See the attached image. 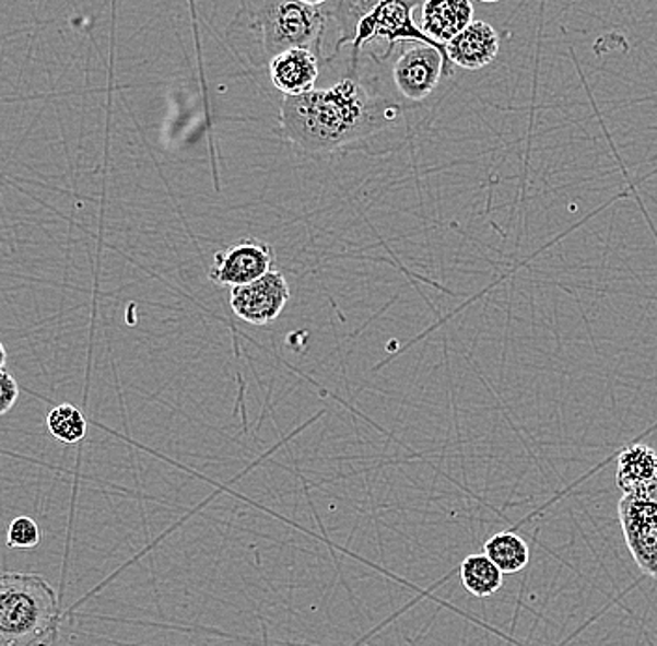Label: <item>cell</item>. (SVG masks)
Returning a JSON list of instances; mask_svg holds the SVG:
<instances>
[{"label":"cell","instance_id":"8","mask_svg":"<svg viewBox=\"0 0 657 646\" xmlns=\"http://www.w3.org/2000/svg\"><path fill=\"white\" fill-rule=\"evenodd\" d=\"M290 302V286L281 271H269L258 281L231 290L232 313L250 326H268Z\"/></svg>","mask_w":657,"mask_h":646},{"label":"cell","instance_id":"15","mask_svg":"<svg viewBox=\"0 0 657 646\" xmlns=\"http://www.w3.org/2000/svg\"><path fill=\"white\" fill-rule=\"evenodd\" d=\"M47 428L58 442L64 443V445H75L86 435L89 424L79 408L71 403H60L49 411Z\"/></svg>","mask_w":657,"mask_h":646},{"label":"cell","instance_id":"14","mask_svg":"<svg viewBox=\"0 0 657 646\" xmlns=\"http://www.w3.org/2000/svg\"><path fill=\"white\" fill-rule=\"evenodd\" d=\"M484 553L503 574H517L529 564V545L516 532H497L484 544Z\"/></svg>","mask_w":657,"mask_h":646},{"label":"cell","instance_id":"9","mask_svg":"<svg viewBox=\"0 0 657 646\" xmlns=\"http://www.w3.org/2000/svg\"><path fill=\"white\" fill-rule=\"evenodd\" d=\"M445 47L454 66L474 71L492 64L497 58L501 39L495 28L485 21H472L464 33L450 39Z\"/></svg>","mask_w":657,"mask_h":646},{"label":"cell","instance_id":"4","mask_svg":"<svg viewBox=\"0 0 657 646\" xmlns=\"http://www.w3.org/2000/svg\"><path fill=\"white\" fill-rule=\"evenodd\" d=\"M417 4H419V0H379L376 7L364 13L355 26V33L351 38L353 57H357V52L363 49L364 45L374 44V42H387L389 49H387L385 58L390 57L396 45L409 44V42L434 45L441 52L447 55V47L427 38L421 25L415 23L413 8Z\"/></svg>","mask_w":657,"mask_h":646},{"label":"cell","instance_id":"19","mask_svg":"<svg viewBox=\"0 0 657 646\" xmlns=\"http://www.w3.org/2000/svg\"><path fill=\"white\" fill-rule=\"evenodd\" d=\"M0 366L7 368V348L4 345H0Z\"/></svg>","mask_w":657,"mask_h":646},{"label":"cell","instance_id":"1","mask_svg":"<svg viewBox=\"0 0 657 646\" xmlns=\"http://www.w3.org/2000/svg\"><path fill=\"white\" fill-rule=\"evenodd\" d=\"M395 115L382 109L355 79L331 89L286 96L281 107L284 139L308 154H327L374 133Z\"/></svg>","mask_w":657,"mask_h":646},{"label":"cell","instance_id":"6","mask_svg":"<svg viewBox=\"0 0 657 646\" xmlns=\"http://www.w3.org/2000/svg\"><path fill=\"white\" fill-rule=\"evenodd\" d=\"M453 66L450 58L434 45L413 44L392 66V81L400 96L422 102L437 89L441 75H453Z\"/></svg>","mask_w":657,"mask_h":646},{"label":"cell","instance_id":"10","mask_svg":"<svg viewBox=\"0 0 657 646\" xmlns=\"http://www.w3.org/2000/svg\"><path fill=\"white\" fill-rule=\"evenodd\" d=\"M269 79L284 96H301L314 90L318 81V55L308 49H290L269 62Z\"/></svg>","mask_w":657,"mask_h":646},{"label":"cell","instance_id":"2","mask_svg":"<svg viewBox=\"0 0 657 646\" xmlns=\"http://www.w3.org/2000/svg\"><path fill=\"white\" fill-rule=\"evenodd\" d=\"M327 7H308L301 0H243L237 20L256 36L260 57L268 66L290 49H308L324 55V39L332 13Z\"/></svg>","mask_w":657,"mask_h":646},{"label":"cell","instance_id":"3","mask_svg":"<svg viewBox=\"0 0 657 646\" xmlns=\"http://www.w3.org/2000/svg\"><path fill=\"white\" fill-rule=\"evenodd\" d=\"M60 622L58 596L39 574L0 577V646H49Z\"/></svg>","mask_w":657,"mask_h":646},{"label":"cell","instance_id":"12","mask_svg":"<svg viewBox=\"0 0 657 646\" xmlns=\"http://www.w3.org/2000/svg\"><path fill=\"white\" fill-rule=\"evenodd\" d=\"M657 482V453L643 443L622 448L617 456V486L635 492Z\"/></svg>","mask_w":657,"mask_h":646},{"label":"cell","instance_id":"18","mask_svg":"<svg viewBox=\"0 0 657 646\" xmlns=\"http://www.w3.org/2000/svg\"><path fill=\"white\" fill-rule=\"evenodd\" d=\"M301 2H305L308 7H326L329 0H301Z\"/></svg>","mask_w":657,"mask_h":646},{"label":"cell","instance_id":"16","mask_svg":"<svg viewBox=\"0 0 657 646\" xmlns=\"http://www.w3.org/2000/svg\"><path fill=\"white\" fill-rule=\"evenodd\" d=\"M42 531L31 516H20L8 527V545L12 550H33L39 544Z\"/></svg>","mask_w":657,"mask_h":646},{"label":"cell","instance_id":"13","mask_svg":"<svg viewBox=\"0 0 657 646\" xmlns=\"http://www.w3.org/2000/svg\"><path fill=\"white\" fill-rule=\"evenodd\" d=\"M460 572L467 592L477 598H488L503 587V572L485 553L469 555L461 563Z\"/></svg>","mask_w":657,"mask_h":646},{"label":"cell","instance_id":"11","mask_svg":"<svg viewBox=\"0 0 657 646\" xmlns=\"http://www.w3.org/2000/svg\"><path fill=\"white\" fill-rule=\"evenodd\" d=\"M474 21L471 0H424L421 4V25L427 38L447 45Z\"/></svg>","mask_w":657,"mask_h":646},{"label":"cell","instance_id":"5","mask_svg":"<svg viewBox=\"0 0 657 646\" xmlns=\"http://www.w3.org/2000/svg\"><path fill=\"white\" fill-rule=\"evenodd\" d=\"M619 519L638 568L657 579V482L624 493L619 501Z\"/></svg>","mask_w":657,"mask_h":646},{"label":"cell","instance_id":"21","mask_svg":"<svg viewBox=\"0 0 657 646\" xmlns=\"http://www.w3.org/2000/svg\"><path fill=\"white\" fill-rule=\"evenodd\" d=\"M480 2H501V0H480Z\"/></svg>","mask_w":657,"mask_h":646},{"label":"cell","instance_id":"7","mask_svg":"<svg viewBox=\"0 0 657 646\" xmlns=\"http://www.w3.org/2000/svg\"><path fill=\"white\" fill-rule=\"evenodd\" d=\"M277 258L271 245L258 239H243L219 250L210 269V281L219 286L236 289L268 275Z\"/></svg>","mask_w":657,"mask_h":646},{"label":"cell","instance_id":"20","mask_svg":"<svg viewBox=\"0 0 657 646\" xmlns=\"http://www.w3.org/2000/svg\"><path fill=\"white\" fill-rule=\"evenodd\" d=\"M364 2H366V4H371L372 8L376 7L377 2H379V0H364Z\"/></svg>","mask_w":657,"mask_h":646},{"label":"cell","instance_id":"17","mask_svg":"<svg viewBox=\"0 0 657 646\" xmlns=\"http://www.w3.org/2000/svg\"><path fill=\"white\" fill-rule=\"evenodd\" d=\"M20 398V385L8 374L7 368L0 372V415H7Z\"/></svg>","mask_w":657,"mask_h":646}]
</instances>
